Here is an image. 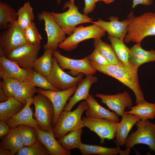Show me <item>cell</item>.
Returning a JSON list of instances; mask_svg holds the SVG:
<instances>
[{"label": "cell", "instance_id": "obj_9", "mask_svg": "<svg viewBox=\"0 0 155 155\" xmlns=\"http://www.w3.org/2000/svg\"><path fill=\"white\" fill-rule=\"evenodd\" d=\"M37 17L39 21H43L44 23L47 42L43 46V49L56 50L59 44L66 39V34L51 13L43 11L38 14Z\"/></svg>", "mask_w": 155, "mask_h": 155}, {"label": "cell", "instance_id": "obj_34", "mask_svg": "<svg viewBox=\"0 0 155 155\" xmlns=\"http://www.w3.org/2000/svg\"><path fill=\"white\" fill-rule=\"evenodd\" d=\"M36 92H37L36 86L30 81L22 82L16 92L14 97L25 105L26 100L33 98Z\"/></svg>", "mask_w": 155, "mask_h": 155}, {"label": "cell", "instance_id": "obj_21", "mask_svg": "<svg viewBox=\"0 0 155 155\" xmlns=\"http://www.w3.org/2000/svg\"><path fill=\"white\" fill-rule=\"evenodd\" d=\"M37 140L40 141L47 149L51 155H70V151L65 150L60 145L54 135L53 129L49 131L34 128Z\"/></svg>", "mask_w": 155, "mask_h": 155}, {"label": "cell", "instance_id": "obj_43", "mask_svg": "<svg viewBox=\"0 0 155 155\" xmlns=\"http://www.w3.org/2000/svg\"><path fill=\"white\" fill-rule=\"evenodd\" d=\"M153 2V0H133L132 7L133 9L139 4H142L147 6L150 5Z\"/></svg>", "mask_w": 155, "mask_h": 155}, {"label": "cell", "instance_id": "obj_1", "mask_svg": "<svg viewBox=\"0 0 155 155\" xmlns=\"http://www.w3.org/2000/svg\"><path fill=\"white\" fill-rule=\"evenodd\" d=\"M90 63L97 71L116 79L131 89L135 95L136 104L146 101L139 84L137 73L122 63L103 65L92 61Z\"/></svg>", "mask_w": 155, "mask_h": 155}, {"label": "cell", "instance_id": "obj_37", "mask_svg": "<svg viewBox=\"0 0 155 155\" xmlns=\"http://www.w3.org/2000/svg\"><path fill=\"white\" fill-rule=\"evenodd\" d=\"M29 81L35 86L43 90L60 91L50 83L46 77L34 70H33Z\"/></svg>", "mask_w": 155, "mask_h": 155}, {"label": "cell", "instance_id": "obj_6", "mask_svg": "<svg viewBox=\"0 0 155 155\" xmlns=\"http://www.w3.org/2000/svg\"><path fill=\"white\" fill-rule=\"evenodd\" d=\"M93 24L85 27L82 25L76 27L73 33L60 43L58 47L64 51H70L76 48L82 41L90 39L101 38L106 32L99 26Z\"/></svg>", "mask_w": 155, "mask_h": 155}, {"label": "cell", "instance_id": "obj_29", "mask_svg": "<svg viewBox=\"0 0 155 155\" xmlns=\"http://www.w3.org/2000/svg\"><path fill=\"white\" fill-rule=\"evenodd\" d=\"M129 111L127 113L135 115L142 120L155 118V104L148 102L146 101L128 108Z\"/></svg>", "mask_w": 155, "mask_h": 155}, {"label": "cell", "instance_id": "obj_5", "mask_svg": "<svg viewBox=\"0 0 155 155\" xmlns=\"http://www.w3.org/2000/svg\"><path fill=\"white\" fill-rule=\"evenodd\" d=\"M67 7L68 8L67 11L63 13L51 12L66 34L70 35L74 31L76 26L79 24L92 22L93 19L92 18L79 11L78 7L74 4V0L66 2L63 5V9Z\"/></svg>", "mask_w": 155, "mask_h": 155}, {"label": "cell", "instance_id": "obj_23", "mask_svg": "<svg viewBox=\"0 0 155 155\" xmlns=\"http://www.w3.org/2000/svg\"><path fill=\"white\" fill-rule=\"evenodd\" d=\"M121 117V120L117 127L115 137L117 145L123 146L131 128L141 119L136 115L127 113L126 111Z\"/></svg>", "mask_w": 155, "mask_h": 155}, {"label": "cell", "instance_id": "obj_36", "mask_svg": "<svg viewBox=\"0 0 155 155\" xmlns=\"http://www.w3.org/2000/svg\"><path fill=\"white\" fill-rule=\"evenodd\" d=\"M17 127L24 146L31 145L36 141V135L33 127L23 125H20Z\"/></svg>", "mask_w": 155, "mask_h": 155}, {"label": "cell", "instance_id": "obj_14", "mask_svg": "<svg viewBox=\"0 0 155 155\" xmlns=\"http://www.w3.org/2000/svg\"><path fill=\"white\" fill-rule=\"evenodd\" d=\"M53 55L62 69H69L86 75H93L97 71L91 65L87 57L81 59H74L62 55L57 50H53Z\"/></svg>", "mask_w": 155, "mask_h": 155}, {"label": "cell", "instance_id": "obj_41", "mask_svg": "<svg viewBox=\"0 0 155 155\" xmlns=\"http://www.w3.org/2000/svg\"><path fill=\"white\" fill-rule=\"evenodd\" d=\"M85 6L83 12L84 14L87 15L94 10L97 0H84Z\"/></svg>", "mask_w": 155, "mask_h": 155}, {"label": "cell", "instance_id": "obj_15", "mask_svg": "<svg viewBox=\"0 0 155 155\" xmlns=\"http://www.w3.org/2000/svg\"><path fill=\"white\" fill-rule=\"evenodd\" d=\"M33 70L21 67L16 63L2 56H0V77L13 78L21 82L29 81Z\"/></svg>", "mask_w": 155, "mask_h": 155}, {"label": "cell", "instance_id": "obj_44", "mask_svg": "<svg viewBox=\"0 0 155 155\" xmlns=\"http://www.w3.org/2000/svg\"><path fill=\"white\" fill-rule=\"evenodd\" d=\"M8 99L2 88L0 87V101L1 102L5 101Z\"/></svg>", "mask_w": 155, "mask_h": 155}, {"label": "cell", "instance_id": "obj_31", "mask_svg": "<svg viewBox=\"0 0 155 155\" xmlns=\"http://www.w3.org/2000/svg\"><path fill=\"white\" fill-rule=\"evenodd\" d=\"M17 12L10 5L2 1L0 2V29L7 28L8 23L13 24L16 22Z\"/></svg>", "mask_w": 155, "mask_h": 155}, {"label": "cell", "instance_id": "obj_13", "mask_svg": "<svg viewBox=\"0 0 155 155\" xmlns=\"http://www.w3.org/2000/svg\"><path fill=\"white\" fill-rule=\"evenodd\" d=\"M77 87L76 85L70 88L63 91L44 90L41 88L37 89V92L43 94L47 97L52 102L54 111L52 125L55 126L60 114L63 111L66 102L74 94Z\"/></svg>", "mask_w": 155, "mask_h": 155}, {"label": "cell", "instance_id": "obj_17", "mask_svg": "<svg viewBox=\"0 0 155 155\" xmlns=\"http://www.w3.org/2000/svg\"><path fill=\"white\" fill-rule=\"evenodd\" d=\"M109 22H106L99 19L96 22L92 23L96 24L103 29L107 32L108 35L118 38L124 41L127 33L129 21L128 19L121 21H119L116 16H111L109 18Z\"/></svg>", "mask_w": 155, "mask_h": 155}, {"label": "cell", "instance_id": "obj_16", "mask_svg": "<svg viewBox=\"0 0 155 155\" xmlns=\"http://www.w3.org/2000/svg\"><path fill=\"white\" fill-rule=\"evenodd\" d=\"M95 96L100 98L101 102L110 109L121 117L124 114L125 108H130L133 104L132 99L127 91L112 95L98 93Z\"/></svg>", "mask_w": 155, "mask_h": 155}, {"label": "cell", "instance_id": "obj_12", "mask_svg": "<svg viewBox=\"0 0 155 155\" xmlns=\"http://www.w3.org/2000/svg\"><path fill=\"white\" fill-rule=\"evenodd\" d=\"M40 48V45L27 44L16 49L6 57L22 68L32 70Z\"/></svg>", "mask_w": 155, "mask_h": 155}, {"label": "cell", "instance_id": "obj_32", "mask_svg": "<svg viewBox=\"0 0 155 155\" xmlns=\"http://www.w3.org/2000/svg\"><path fill=\"white\" fill-rule=\"evenodd\" d=\"M93 45L94 49L112 64L119 65L122 63L117 57L111 45L104 42L101 38L94 39Z\"/></svg>", "mask_w": 155, "mask_h": 155}, {"label": "cell", "instance_id": "obj_35", "mask_svg": "<svg viewBox=\"0 0 155 155\" xmlns=\"http://www.w3.org/2000/svg\"><path fill=\"white\" fill-rule=\"evenodd\" d=\"M17 155H49V151L40 141L37 140L32 144L24 146L17 153Z\"/></svg>", "mask_w": 155, "mask_h": 155}, {"label": "cell", "instance_id": "obj_8", "mask_svg": "<svg viewBox=\"0 0 155 155\" xmlns=\"http://www.w3.org/2000/svg\"><path fill=\"white\" fill-rule=\"evenodd\" d=\"M33 99L34 115L37 124L44 131L52 129L54 111L52 102L47 97L41 94L38 93Z\"/></svg>", "mask_w": 155, "mask_h": 155}, {"label": "cell", "instance_id": "obj_40", "mask_svg": "<svg viewBox=\"0 0 155 155\" xmlns=\"http://www.w3.org/2000/svg\"><path fill=\"white\" fill-rule=\"evenodd\" d=\"M87 57L90 61L94 62L101 65H108L112 64L95 49L92 53Z\"/></svg>", "mask_w": 155, "mask_h": 155}, {"label": "cell", "instance_id": "obj_27", "mask_svg": "<svg viewBox=\"0 0 155 155\" xmlns=\"http://www.w3.org/2000/svg\"><path fill=\"white\" fill-rule=\"evenodd\" d=\"M78 148L82 155H116L118 154L121 155L122 151L118 147L109 148L100 145H90L82 143Z\"/></svg>", "mask_w": 155, "mask_h": 155}, {"label": "cell", "instance_id": "obj_7", "mask_svg": "<svg viewBox=\"0 0 155 155\" xmlns=\"http://www.w3.org/2000/svg\"><path fill=\"white\" fill-rule=\"evenodd\" d=\"M27 44L24 30L17 21L9 24L0 36V56L7 57L16 49Z\"/></svg>", "mask_w": 155, "mask_h": 155}, {"label": "cell", "instance_id": "obj_24", "mask_svg": "<svg viewBox=\"0 0 155 155\" xmlns=\"http://www.w3.org/2000/svg\"><path fill=\"white\" fill-rule=\"evenodd\" d=\"M24 146L17 127L11 128L8 133L2 139L0 148L10 151L13 155Z\"/></svg>", "mask_w": 155, "mask_h": 155}, {"label": "cell", "instance_id": "obj_20", "mask_svg": "<svg viewBox=\"0 0 155 155\" xmlns=\"http://www.w3.org/2000/svg\"><path fill=\"white\" fill-rule=\"evenodd\" d=\"M33 99L30 98L26 100V103L22 109L13 117L5 122L11 128L17 127L20 125L30 126L34 128L40 129L33 117V112L30 108L33 104Z\"/></svg>", "mask_w": 155, "mask_h": 155}, {"label": "cell", "instance_id": "obj_45", "mask_svg": "<svg viewBox=\"0 0 155 155\" xmlns=\"http://www.w3.org/2000/svg\"><path fill=\"white\" fill-rule=\"evenodd\" d=\"M0 155H13L9 150L0 148Z\"/></svg>", "mask_w": 155, "mask_h": 155}, {"label": "cell", "instance_id": "obj_4", "mask_svg": "<svg viewBox=\"0 0 155 155\" xmlns=\"http://www.w3.org/2000/svg\"><path fill=\"white\" fill-rule=\"evenodd\" d=\"M88 108V104L85 100L80 103L73 111H63L56 125L53 128L55 137L59 139L70 131L80 127H84L82 116L84 112Z\"/></svg>", "mask_w": 155, "mask_h": 155}, {"label": "cell", "instance_id": "obj_30", "mask_svg": "<svg viewBox=\"0 0 155 155\" xmlns=\"http://www.w3.org/2000/svg\"><path fill=\"white\" fill-rule=\"evenodd\" d=\"M108 38L119 60L125 66L131 69L128 60L129 48L125 44L124 41L118 38L108 35Z\"/></svg>", "mask_w": 155, "mask_h": 155}, {"label": "cell", "instance_id": "obj_42", "mask_svg": "<svg viewBox=\"0 0 155 155\" xmlns=\"http://www.w3.org/2000/svg\"><path fill=\"white\" fill-rule=\"evenodd\" d=\"M11 127L5 121L0 120V138L2 139L9 132Z\"/></svg>", "mask_w": 155, "mask_h": 155}, {"label": "cell", "instance_id": "obj_3", "mask_svg": "<svg viewBox=\"0 0 155 155\" xmlns=\"http://www.w3.org/2000/svg\"><path fill=\"white\" fill-rule=\"evenodd\" d=\"M135 125L137 129L127 137L124 145L126 149L123 150L122 155H129L131 148L139 144L148 145L155 153V124L148 119H140Z\"/></svg>", "mask_w": 155, "mask_h": 155}, {"label": "cell", "instance_id": "obj_38", "mask_svg": "<svg viewBox=\"0 0 155 155\" xmlns=\"http://www.w3.org/2000/svg\"><path fill=\"white\" fill-rule=\"evenodd\" d=\"M24 32L28 43L40 45L42 37L34 22H32L29 26L24 30Z\"/></svg>", "mask_w": 155, "mask_h": 155}, {"label": "cell", "instance_id": "obj_39", "mask_svg": "<svg viewBox=\"0 0 155 155\" xmlns=\"http://www.w3.org/2000/svg\"><path fill=\"white\" fill-rule=\"evenodd\" d=\"M0 82V87L2 88L7 97H14L15 94L22 82L17 80L9 78H2Z\"/></svg>", "mask_w": 155, "mask_h": 155}, {"label": "cell", "instance_id": "obj_19", "mask_svg": "<svg viewBox=\"0 0 155 155\" xmlns=\"http://www.w3.org/2000/svg\"><path fill=\"white\" fill-rule=\"evenodd\" d=\"M98 81L97 77L96 76L86 75V77L78 83L73 95L69 99V102L64 106L63 110L70 111L78 102L82 100H86L90 94L89 92L91 86Z\"/></svg>", "mask_w": 155, "mask_h": 155}, {"label": "cell", "instance_id": "obj_28", "mask_svg": "<svg viewBox=\"0 0 155 155\" xmlns=\"http://www.w3.org/2000/svg\"><path fill=\"white\" fill-rule=\"evenodd\" d=\"M83 127H80L69 132L57 141L65 150L70 151L78 148L82 143L81 136L83 132Z\"/></svg>", "mask_w": 155, "mask_h": 155}, {"label": "cell", "instance_id": "obj_2", "mask_svg": "<svg viewBox=\"0 0 155 155\" xmlns=\"http://www.w3.org/2000/svg\"><path fill=\"white\" fill-rule=\"evenodd\" d=\"M127 17L129 24L125 42L141 44L146 37L155 35V13L147 12L137 17L132 11Z\"/></svg>", "mask_w": 155, "mask_h": 155}, {"label": "cell", "instance_id": "obj_25", "mask_svg": "<svg viewBox=\"0 0 155 155\" xmlns=\"http://www.w3.org/2000/svg\"><path fill=\"white\" fill-rule=\"evenodd\" d=\"M25 105L14 97L1 102L0 103V120L6 121L18 113Z\"/></svg>", "mask_w": 155, "mask_h": 155}, {"label": "cell", "instance_id": "obj_47", "mask_svg": "<svg viewBox=\"0 0 155 155\" xmlns=\"http://www.w3.org/2000/svg\"><path fill=\"white\" fill-rule=\"evenodd\" d=\"M57 1L58 3V4H60L61 3V1L60 0H56Z\"/></svg>", "mask_w": 155, "mask_h": 155}, {"label": "cell", "instance_id": "obj_26", "mask_svg": "<svg viewBox=\"0 0 155 155\" xmlns=\"http://www.w3.org/2000/svg\"><path fill=\"white\" fill-rule=\"evenodd\" d=\"M53 50H45L43 54L35 61L33 66L34 70L47 77L50 74L52 68Z\"/></svg>", "mask_w": 155, "mask_h": 155}, {"label": "cell", "instance_id": "obj_10", "mask_svg": "<svg viewBox=\"0 0 155 155\" xmlns=\"http://www.w3.org/2000/svg\"><path fill=\"white\" fill-rule=\"evenodd\" d=\"M52 68L49 75L46 77L50 83L60 91L68 90L78 84L83 79L84 74H80L76 77L71 76L63 71L59 65L56 57L52 60Z\"/></svg>", "mask_w": 155, "mask_h": 155}, {"label": "cell", "instance_id": "obj_18", "mask_svg": "<svg viewBox=\"0 0 155 155\" xmlns=\"http://www.w3.org/2000/svg\"><path fill=\"white\" fill-rule=\"evenodd\" d=\"M128 60L131 69L137 73L138 69L142 65L155 61V51H146L141 47V44L136 43L129 48Z\"/></svg>", "mask_w": 155, "mask_h": 155}, {"label": "cell", "instance_id": "obj_33", "mask_svg": "<svg viewBox=\"0 0 155 155\" xmlns=\"http://www.w3.org/2000/svg\"><path fill=\"white\" fill-rule=\"evenodd\" d=\"M17 22L24 30L30 25L34 19L33 9L30 2L28 1L20 7L17 11Z\"/></svg>", "mask_w": 155, "mask_h": 155}, {"label": "cell", "instance_id": "obj_46", "mask_svg": "<svg viewBox=\"0 0 155 155\" xmlns=\"http://www.w3.org/2000/svg\"><path fill=\"white\" fill-rule=\"evenodd\" d=\"M115 0H97L98 1H103L106 4H108L112 3Z\"/></svg>", "mask_w": 155, "mask_h": 155}, {"label": "cell", "instance_id": "obj_22", "mask_svg": "<svg viewBox=\"0 0 155 155\" xmlns=\"http://www.w3.org/2000/svg\"><path fill=\"white\" fill-rule=\"evenodd\" d=\"M88 105L85 110L86 116L88 118H95L107 119L119 123V115L114 112H111L100 105L94 98L92 95L90 94L85 100Z\"/></svg>", "mask_w": 155, "mask_h": 155}, {"label": "cell", "instance_id": "obj_11", "mask_svg": "<svg viewBox=\"0 0 155 155\" xmlns=\"http://www.w3.org/2000/svg\"><path fill=\"white\" fill-rule=\"evenodd\" d=\"M84 127L94 132L99 137L100 143L105 139L111 140L115 137L118 123L104 118H82Z\"/></svg>", "mask_w": 155, "mask_h": 155}]
</instances>
